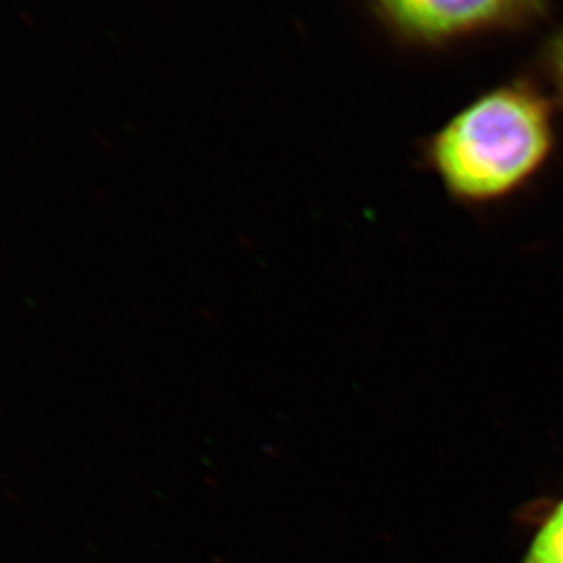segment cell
<instances>
[{"label":"cell","mask_w":563,"mask_h":563,"mask_svg":"<svg viewBox=\"0 0 563 563\" xmlns=\"http://www.w3.org/2000/svg\"><path fill=\"white\" fill-rule=\"evenodd\" d=\"M559 131L553 98L532 79H510L455 112L422 146L444 192L466 207L509 200L548 167Z\"/></svg>","instance_id":"1"},{"label":"cell","mask_w":563,"mask_h":563,"mask_svg":"<svg viewBox=\"0 0 563 563\" xmlns=\"http://www.w3.org/2000/svg\"><path fill=\"white\" fill-rule=\"evenodd\" d=\"M375 19L405 46L441 49L542 24L548 0H368Z\"/></svg>","instance_id":"2"},{"label":"cell","mask_w":563,"mask_h":563,"mask_svg":"<svg viewBox=\"0 0 563 563\" xmlns=\"http://www.w3.org/2000/svg\"><path fill=\"white\" fill-rule=\"evenodd\" d=\"M518 563H563V498L540 505L531 540Z\"/></svg>","instance_id":"3"},{"label":"cell","mask_w":563,"mask_h":563,"mask_svg":"<svg viewBox=\"0 0 563 563\" xmlns=\"http://www.w3.org/2000/svg\"><path fill=\"white\" fill-rule=\"evenodd\" d=\"M540 68L549 85L553 88V93L563 104V27L553 33L543 44L542 54H540Z\"/></svg>","instance_id":"4"}]
</instances>
